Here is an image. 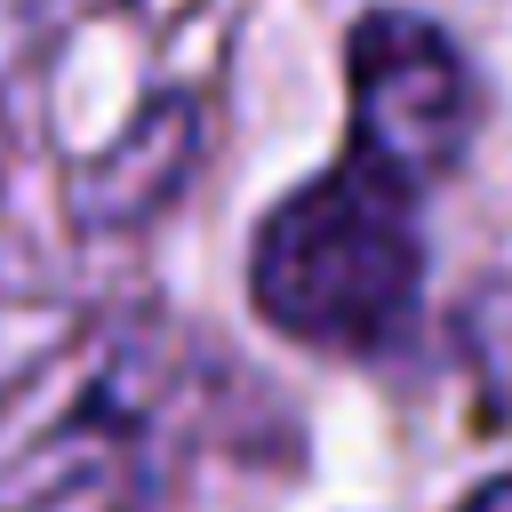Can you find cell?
Masks as SVG:
<instances>
[{"label": "cell", "instance_id": "cell-2", "mask_svg": "<svg viewBox=\"0 0 512 512\" xmlns=\"http://www.w3.org/2000/svg\"><path fill=\"white\" fill-rule=\"evenodd\" d=\"M344 96H352V152L368 176L424 192L440 184L480 128V80L472 56L448 40V24L416 8H368L344 40Z\"/></svg>", "mask_w": 512, "mask_h": 512}, {"label": "cell", "instance_id": "cell-3", "mask_svg": "<svg viewBox=\"0 0 512 512\" xmlns=\"http://www.w3.org/2000/svg\"><path fill=\"white\" fill-rule=\"evenodd\" d=\"M456 352H464L488 416L512 424V272H496V280H480V288L464 296V312H456Z\"/></svg>", "mask_w": 512, "mask_h": 512}, {"label": "cell", "instance_id": "cell-1", "mask_svg": "<svg viewBox=\"0 0 512 512\" xmlns=\"http://www.w3.org/2000/svg\"><path fill=\"white\" fill-rule=\"evenodd\" d=\"M256 312L320 352H384L424 296V224L416 192L336 160L328 176L296 184L248 248Z\"/></svg>", "mask_w": 512, "mask_h": 512}, {"label": "cell", "instance_id": "cell-4", "mask_svg": "<svg viewBox=\"0 0 512 512\" xmlns=\"http://www.w3.org/2000/svg\"><path fill=\"white\" fill-rule=\"evenodd\" d=\"M456 512H512V472H496V480H480Z\"/></svg>", "mask_w": 512, "mask_h": 512}]
</instances>
